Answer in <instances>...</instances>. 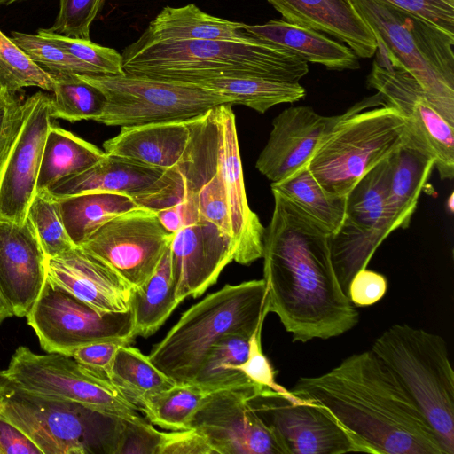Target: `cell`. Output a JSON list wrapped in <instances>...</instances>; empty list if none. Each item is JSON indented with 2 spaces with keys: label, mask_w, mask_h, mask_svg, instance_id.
Returning <instances> with one entry per match:
<instances>
[{
  "label": "cell",
  "mask_w": 454,
  "mask_h": 454,
  "mask_svg": "<svg viewBox=\"0 0 454 454\" xmlns=\"http://www.w3.org/2000/svg\"><path fill=\"white\" fill-rule=\"evenodd\" d=\"M272 194L262 257L268 313L278 317L293 341L341 335L357 325L359 314L335 273L331 234L280 193Z\"/></svg>",
  "instance_id": "cell-1"
},
{
  "label": "cell",
  "mask_w": 454,
  "mask_h": 454,
  "mask_svg": "<svg viewBox=\"0 0 454 454\" xmlns=\"http://www.w3.org/2000/svg\"><path fill=\"white\" fill-rule=\"evenodd\" d=\"M290 391L323 407L361 452L445 454L408 393L372 349L319 376L300 378Z\"/></svg>",
  "instance_id": "cell-2"
},
{
  "label": "cell",
  "mask_w": 454,
  "mask_h": 454,
  "mask_svg": "<svg viewBox=\"0 0 454 454\" xmlns=\"http://www.w3.org/2000/svg\"><path fill=\"white\" fill-rule=\"evenodd\" d=\"M121 56L126 74L191 84L236 77L299 82L309 72L308 62L292 51L256 37L249 42L137 39Z\"/></svg>",
  "instance_id": "cell-3"
},
{
  "label": "cell",
  "mask_w": 454,
  "mask_h": 454,
  "mask_svg": "<svg viewBox=\"0 0 454 454\" xmlns=\"http://www.w3.org/2000/svg\"><path fill=\"white\" fill-rule=\"evenodd\" d=\"M267 314L263 278L225 285L184 311L148 357L174 383L192 382L216 341L228 334L250 338Z\"/></svg>",
  "instance_id": "cell-4"
},
{
  "label": "cell",
  "mask_w": 454,
  "mask_h": 454,
  "mask_svg": "<svg viewBox=\"0 0 454 454\" xmlns=\"http://www.w3.org/2000/svg\"><path fill=\"white\" fill-rule=\"evenodd\" d=\"M372 32L377 52L411 74L454 126V36L383 0H347Z\"/></svg>",
  "instance_id": "cell-5"
},
{
  "label": "cell",
  "mask_w": 454,
  "mask_h": 454,
  "mask_svg": "<svg viewBox=\"0 0 454 454\" xmlns=\"http://www.w3.org/2000/svg\"><path fill=\"white\" fill-rule=\"evenodd\" d=\"M382 99L377 93L345 113L324 137L308 168L328 193L346 197L372 168L410 139L405 118L393 106L365 110Z\"/></svg>",
  "instance_id": "cell-6"
},
{
  "label": "cell",
  "mask_w": 454,
  "mask_h": 454,
  "mask_svg": "<svg viewBox=\"0 0 454 454\" xmlns=\"http://www.w3.org/2000/svg\"><path fill=\"white\" fill-rule=\"evenodd\" d=\"M391 370L434 431L454 454V372L444 339L407 324L387 328L371 348Z\"/></svg>",
  "instance_id": "cell-7"
},
{
  "label": "cell",
  "mask_w": 454,
  "mask_h": 454,
  "mask_svg": "<svg viewBox=\"0 0 454 454\" xmlns=\"http://www.w3.org/2000/svg\"><path fill=\"white\" fill-rule=\"evenodd\" d=\"M1 415L43 454H115L121 418L78 403L0 387Z\"/></svg>",
  "instance_id": "cell-8"
},
{
  "label": "cell",
  "mask_w": 454,
  "mask_h": 454,
  "mask_svg": "<svg viewBox=\"0 0 454 454\" xmlns=\"http://www.w3.org/2000/svg\"><path fill=\"white\" fill-rule=\"evenodd\" d=\"M105 96L97 122L107 126L188 121L223 104L235 101L219 91L196 84L123 74H79Z\"/></svg>",
  "instance_id": "cell-9"
},
{
  "label": "cell",
  "mask_w": 454,
  "mask_h": 454,
  "mask_svg": "<svg viewBox=\"0 0 454 454\" xmlns=\"http://www.w3.org/2000/svg\"><path fill=\"white\" fill-rule=\"evenodd\" d=\"M0 387L43 398L78 403L123 419H145L106 377L64 354L40 355L20 346L7 368L0 371Z\"/></svg>",
  "instance_id": "cell-10"
},
{
  "label": "cell",
  "mask_w": 454,
  "mask_h": 454,
  "mask_svg": "<svg viewBox=\"0 0 454 454\" xmlns=\"http://www.w3.org/2000/svg\"><path fill=\"white\" fill-rule=\"evenodd\" d=\"M26 317L47 353L69 356L90 343L114 340L130 345L136 339L131 309L100 313L47 278Z\"/></svg>",
  "instance_id": "cell-11"
},
{
  "label": "cell",
  "mask_w": 454,
  "mask_h": 454,
  "mask_svg": "<svg viewBox=\"0 0 454 454\" xmlns=\"http://www.w3.org/2000/svg\"><path fill=\"white\" fill-rule=\"evenodd\" d=\"M387 173L388 157L355 184L347 195L342 225L330 235L333 265L346 294L354 275L367 267L378 247L396 231L387 205Z\"/></svg>",
  "instance_id": "cell-12"
},
{
  "label": "cell",
  "mask_w": 454,
  "mask_h": 454,
  "mask_svg": "<svg viewBox=\"0 0 454 454\" xmlns=\"http://www.w3.org/2000/svg\"><path fill=\"white\" fill-rule=\"evenodd\" d=\"M247 405L274 435L283 454L361 452L347 431L311 402L256 385Z\"/></svg>",
  "instance_id": "cell-13"
},
{
  "label": "cell",
  "mask_w": 454,
  "mask_h": 454,
  "mask_svg": "<svg viewBox=\"0 0 454 454\" xmlns=\"http://www.w3.org/2000/svg\"><path fill=\"white\" fill-rule=\"evenodd\" d=\"M172 238L154 212L137 207L104 223L79 247L133 290L154 272Z\"/></svg>",
  "instance_id": "cell-14"
},
{
  "label": "cell",
  "mask_w": 454,
  "mask_h": 454,
  "mask_svg": "<svg viewBox=\"0 0 454 454\" xmlns=\"http://www.w3.org/2000/svg\"><path fill=\"white\" fill-rule=\"evenodd\" d=\"M52 97L37 91L21 103L12 142L0 162V219L23 223L35 195Z\"/></svg>",
  "instance_id": "cell-15"
},
{
  "label": "cell",
  "mask_w": 454,
  "mask_h": 454,
  "mask_svg": "<svg viewBox=\"0 0 454 454\" xmlns=\"http://www.w3.org/2000/svg\"><path fill=\"white\" fill-rule=\"evenodd\" d=\"M367 85L407 121L410 139L434 160L442 179L454 176V126L432 105L415 78L381 58L374 60Z\"/></svg>",
  "instance_id": "cell-16"
},
{
  "label": "cell",
  "mask_w": 454,
  "mask_h": 454,
  "mask_svg": "<svg viewBox=\"0 0 454 454\" xmlns=\"http://www.w3.org/2000/svg\"><path fill=\"white\" fill-rule=\"evenodd\" d=\"M257 384L219 389L195 413L190 428L201 433L215 454H283L271 432L247 407Z\"/></svg>",
  "instance_id": "cell-17"
},
{
  "label": "cell",
  "mask_w": 454,
  "mask_h": 454,
  "mask_svg": "<svg viewBox=\"0 0 454 454\" xmlns=\"http://www.w3.org/2000/svg\"><path fill=\"white\" fill-rule=\"evenodd\" d=\"M234 252L231 236L204 219L174 233L170 254L176 300L202 295L234 261Z\"/></svg>",
  "instance_id": "cell-18"
},
{
  "label": "cell",
  "mask_w": 454,
  "mask_h": 454,
  "mask_svg": "<svg viewBox=\"0 0 454 454\" xmlns=\"http://www.w3.org/2000/svg\"><path fill=\"white\" fill-rule=\"evenodd\" d=\"M342 116H323L304 106L285 109L274 118L255 168L271 183L291 176L308 165L324 137Z\"/></svg>",
  "instance_id": "cell-19"
},
{
  "label": "cell",
  "mask_w": 454,
  "mask_h": 454,
  "mask_svg": "<svg viewBox=\"0 0 454 454\" xmlns=\"http://www.w3.org/2000/svg\"><path fill=\"white\" fill-rule=\"evenodd\" d=\"M232 106L223 104L217 106L220 168L230 213L234 261L242 265H249L262 257L265 227L248 205Z\"/></svg>",
  "instance_id": "cell-20"
},
{
  "label": "cell",
  "mask_w": 454,
  "mask_h": 454,
  "mask_svg": "<svg viewBox=\"0 0 454 454\" xmlns=\"http://www.w3.org/2000/svg\"><path fill=\"white\" fill-rule=\"evenodd\" d=\"M46 256L27 219H0V294L13 316L26 317L46 279Z\"/></svg>",
  "instance_id": "cell-21"
},
{
  "label": "cell",
  "mask_w": 454,
  "mask_h": 454,
  "mask_svg": "<svg viewBox=\"0 0 454 454\" xmlns=\"http://www.w3.org/2000/svg\"><path fill=\"white\" fill-rule=\"evenodd\" d=\"M46 278L100 313L130 309L132 289L98 258L74 247L46 257Z\"/></svg>",
  "instance_id": "cell-22"
},
{
  "label": "cell",
  "mask_w": 454,
  "mask_h": 454,
  "mask_svg": "<svg viewBox=\"0 0 454 454\" xmlns=\"http://www.w3.org/2000/svg\"><path fill=\"white\" fill-rule=\"evenodd\" d=\"M283 20L333 36L358 58H372L378 50L375 37L347 0H266Z\"/></svg>",
  "instance_id": "cell-23"
},
{
  "label": "cell",
  "mask_w": 454,
  "mask_h": 454,
  "mask_svg": "<svg viewBox=\"0 0 454 454\" xmlns=\"http://www.w3.org/2000/svg\"><path fill=\"white\" fill-rule=\"evenodd\" d=\"M190 135L189 121L121 127L116 136L103 143V151L153 168L168 169L180 162Z\"/></svg>",
  "instance_id": "cell-24"
},
{
  "label": "cell",
  "mask_w": 454,
  "mask_h": 454,
  "mask_svg": "<svg viewBox=\"0 0 454 454\" xmlns=\"http://www.w3.org/2000/svg\"><path fill=\"white\" fill-rule=\"evenodd\" d=\"M165 170L106 153L90 168L59 181L48 190L57 199L108 192L128 195L135 201L154 187Z\"/></svg>",
  "instance_id": "cell-25"
},
{
  "label": "cell",
  "mask_w": 454,
  "mask_h": 454,
  "mask_svg": "<svg viewBox=\"0 0 454 454\" xmlns=\"http://www.w3.org/2000/svg\"><path fill=\"white\" fill-rule=\"evenodd\" d=\"M243 29L256 38L292 51L306 62L320 64L330 70L360 67L358 57L349 47L285 20H271L262 25L245 24Z\"/></svg>",
  "instance_id": "cell-26"
},
{
  "label": "cell",
  "mask_w": 454,
  "mask_h": 454,
  "mask_svg": "<svg viewBox=\"0 0 454 454\" xmlns=\"http://www.w3.org/2000/svg\"><path fill=\"white\" fill-rule=\"evenodd\" d=\"M244 23L210 15L193 4L164 7L149 23L139 40L147 42L215 40L249 42Z\"/></svg>",
  "instance_id": "cell-27"
},
{
  "label": "cell",
  "mask_w": 454,
  "mask_h": 454,
  "mask_svg": "<svg viewBox=\"0 0 454 454\" xmlns=\"http://www.w3.org/2000/svg\"><path fill=\"white\" fill-rule=\"evenodd\" d=\"M434 168L433 157L411 139L388 156L387 205L396 230L408 227Z\"/></svg>",
  "instance_id": "cell-28"
},
{
  "label": "cell",
  "mask_w": 454,
  "mask_h": 454,
  "mask_svg": "<svg viewBox=\"0 0 454 454\" xmlns=\"http://www.w3.org/2000/svg\"><path fill=\"white\" fill-rule=\"evenodd\" d=\"M180 303L176 298L169 245L152 276L132 290L130 309L135 337L154 334Z\"/></svg>",
  "instance_id": "cell-29"
},
{
  "label": "cell",
  "mask_w": 454,
  "mask_h": 454,
  "mask_svg": "<svg viewBox=\"0 0 454 454\" xmlns=\"http://www.w3.org/2000/svg\"><path fill=\"white\" fill-rule=\"evenodd\" d=\"M58 200L64 226L76 247L109 220L138 207L131 197L108 192H83Z\"/></svg>",
  "instance_id": "cell-30"
},
{
  "label": "cell",
  "mask_w": 454,
  "mask_h": 454,
  "mask_svg": "<svg viewBox=\"0 0 454 454\" xmlns=\"http://www.w3.org/2000/svg\"><path fill=\"white\" fill-rule=\"evenodd\" d=\"M105 154L93 144L51 124L44 143L37 190H48L59 181L90 168Z\"/></svg>",
  "instance_id": "cell-31"
},
{
  "label": "cell",
  "mask_w": 454,
  "mask_h": 454,
  "mask_svg": "<svg viewBox=\"0 0 454 454\" xmlns=\"http://www.w3.org/2000/svg\"><path fill=\"white\" fill-rule=\"evenodd\" d=\"M270 187L330 234L336 233L342 225L347 196L325 192L313 177L308 165L282 181L271 183Z\"/></svg>",
  "instance_id": "cell-32"
},
{
  "label": "cell",
  "mask_w": 454,
  "mask_h": 454,
  "mask_svg": "<svg viewBox=\"0 0 454 454\" xmlns=\"http://www.w3.org/2000/svg\"><path fill=\"white\" fill-rule=\"evenodd\" d=\"M219 389L196 382L174 384L170 388L141 399L137 407L153 425L170 431L191 427L205 399Z\"/></svg>",
  "instance_id": "cell-33"
},
{
  "label": "cell",
  "mask_w": 454,
  "mask_h": 454,
  "mask_svg": "<svg viewBox=\"0 0 454 454\" xmlns=\"http://www.w3.org/2000/svg\"><path fill=\"white\" fill-rule=\"evenodd\" d=\"M231 98L235 105L246 106L263 114L270 107L294 103L306 96L299 82H281L256 77H236L207 81L199 84Z\"/></svg>",
  "instance_id": "cell-34"
},
{
  "label": "cell",
  "mask_w": 454,
  "mask_h": 454,
  "mask_svg": "<svg viewBox=\"0 0 454 454\" xmlns=\"http://www.w3.org/2000/svg\"><path fill=\"white\" fill-rule=\"evenodd\" d=\"M110 382L136 406L143 398L170 388L175 383L139 349L121 346L115 355Z\"/></svg>",
  "instance_id": "cell-35"
},
{
  "label": "cell",
  "mask_w": 454,
  "mask_h": 454,
  "mask_svg": "<svg viewBox=\"0 0 454 454\" xmlns=\"http://www.w3.org/2000/svg\"><path fill=\"white\" fill-rule=\"evenodd\" d=\"M54 80L51 117L70 122L95 121L103 114L106 98L95 86L79 74L50 73Z\"/></svg>",
  "instance_id": "cell-36"
},
{
  "label": "cell",
  "mask_w": 454,
  "mask_h": 454,
  "mask_svg": "<svg viewBox=\"0 0 454 454\" xmlns=\"http://www.w3.org/2000/svg\"><path fill=\"white\" fill-rule=\"evenodd\" d=\"M249 338L228 334L216 341L207 352L203 364L192 382L222 389L250 382L236 366L248 354Z\"/></svg>",
  "instance_id": "cell-37"
},
{
  "label": "cell",
  "mask_w": 454,
  "mask_h": 454,
  "mask_svg": "<svg viewBox=\"0 0 454 454\" xmlns=\"http://www.w3.org/2000/svg\"><path fill=\"white\" fill-rule=\"evenodd\" d=\"M27 219L32 224L46 257H55L76 247L64 226L59 200L49 190L36 191Z\"/></svg>",
  "instance_id": "cell-38"
},
{
  "label": "cell",
  "mask_w": 454,
  "mask_h": 454,
  "mask_svg": "<svg viewBox=\"0 0 454 454\" xmlns=\"http://www.w3.org/2000/svg\"><path fill=\"white\" fill-rule=\"evenodd\" d=\"M51 74L35 63L0 30V89L16 93L26 87L53 91Z\"/></svg>",
  "instance_id": "cell-39"
},
{
  "label": "cell",
  "mask_w": 454,
  "mask_h": 454,
  "mask_svg": "<svg viewBox=\"0 0 454 454\" xmlns=\"http://www.w3.org/2000/svg\"><path fill=\"white\" fill-rule=\"evenodd\" d=\"M10 39L35 63L48 73L100 74L92 66L82 61L37 34L11 32Z\"/></svg>",
  "instance_id": "cell-40"
},
{
  "label": "cell",
  "mask_w": 454,
  "mask_h": 454,
  "mask_svg": "<svg viewBox=\"0 0 454 454\" xmlns=\"http://www.w3.org/2000/svg\"><path fill=\"white\" fill-rule=\"evenodd\" d=\"M37 35L92 66L100 74L119 75L125 74L122 56L113 48L99 45L90 40L61 35L51 32L47 28L38 29Z\"/></svg>",
  "instance_id": "cell-41"
},
{
  "label": "cell",
  "mask_w": 454,
  "mask_h": 454,
  "mask_svg": "<svg viewBox=\"0 0 454 454\" xmlns=\"http://www.w3.org/2000/svg\"><path fill=\"white\" fill-rule=\"evenodd\" d=\"M104 0H59V11L49 31L72 38L90 40V25Z\"/></svg>",
  "instance_id": "cell-42"
},
{
  "label": "cell",
  "mask_w": 454,
  "mask_h": 454,
  "mask_svg": "<svg viewBox=\"0 0 454 454\" xmlns=\"http://www.w3.org/2000/svg\"><path fill=\"white\" fill-rule=\"evenodd\" d=\"M164 434L146 419L139 421L121 419L115 454H159Z\"/></svg>",
  "instance_id": "cell-43"
},
{
  "label": "cell",
  "mask_w": 454,
  "mask_h": 454,
  "mask_svg": "<svg viewBox=\"0 0 454 454\" xmlns=\"http://www.w3.org/2000/svg\"><path fill=\"white\" fill-rule=\"evenodd\" d=\"M195 200L200 218L214 223L231 238L230 213L220 159L218 171L201 187Z\"/></svg>",
  "instance_id": "cell-44"
},
{
  "label": "cell",
  "mask_w": 454,
  "mask_h": 454,
  "mask_svg": "<svg viewBox=\"0 0 454 454\" xmlns=\"http://www.w3.org/2000/svg\"><path fill=\"white\" fill-rule=\"evenodd\" d=\"M262 327H259L248 340V354L247 359L236 369L240 371L252 382L281 393L290 398L296 395L276 382V371L265 356L262 348Z\"/></svg>",
  "instance_id": "cell-45"
},
{
  "label": "cell",
  "mask_w": 454,
  "mask_h": 454,
  "mask_svg": "<svg viewBox=\"0 0 454 454\" xmlns=\"http://www.w3.org/2000/svg\"><path fill=\"white\" fill-rule=\"evenodd\" d=\"M454 36V0H383Z\"/></svg>",
  "instance_id": "cell-46"
},
{
  "label": "cell",
  "mask_w": 454,
  "mask_h": 454,
  "mask_svg": "<svg viewBox=\"0 0 454 454\" xmlns=\"http://www.w3.org/2000/svg\"><path fill=\"white\" fill-rule=\"evenodd\" d=\"M386 277L367 268L358 270L352 278L347 295L352 304L367 307L378 302L386 294Z\"/></svg>",
  "instance_id": "cell-47"
},
{
  "label": "cell",
  "mask_w": 454,
  "mask_h": 454,
  "mask_svg": "<svg viewBox=\"0 0 454 454\" xmlns=\"http://www.w3.org/2000/svg\"><path fill=\"white\" fill-rule=\"evenodd\" d=\"M122 345L129 344L114 340L93 342L75 348L69 356L109 380L116 352Z\"/></svg>",
  "instance_id": "cell-48"
},
{
  "label": "cell",
  "mask_w": 454,
  "mask_h": 454,
  "mask_svg": "<svg viewBox=\"0 0 454 454\" xmlns=\"http://www.w3.org/2000/svg\"><path fill=\"white\" fill-rule=\"evenodd\" d=\"M159 454H215L206 437L194 428L164 434Z\"/></svg>",
  "instance_id": "cell-49"
},
{
  "label": "cell",
  "mask_w": 454,
  "mask_h": 454,
  "mask_svg": "<svg viewBox=\"0 0 454 454\" xmlns=\"http://www.w3.org/2000/svg\"><path fill=\"white\" fill-rule=\"evenodd\" d=\"M21 103L15 96L4 90L0 94V162L11 142L20 117Z\"/></svg>",
  "instance_id": "cell-50"
},
{
  "label": "cell",
  "mask_w": 454,
  "mask_h": 454,
  "mask_svg": "<svg viewBox=\"0 0 454 454\" xmlns=\"http://www.w3.org/2000/svg\"><path fill=\"white\" fill-rule=\"evenodd\" d=\"M0 454H43L37 445L0 413Z\"/></svg>",
  "instance_id": "cell-51"
},
{
  "label": "cell",
  "mask_w": 454,
  "mask_h": 454,
  "mask_svg": "<svg viewBox=\"0 0 454 454\" xmlns=\"http://www.w3.org/2000/svg\"><path fill=\"white\" fill-rule=\"evenodd\" d=\"M155 215L164 229L172 234L184 226L183 212L178 204L160 209Z\"/></svg>",
  "instance_id": "cell-52"
},
{
  "label": "cell",
  "mask_w": 454,
  "mask_h": 454,
  "mask_svg": "<svg viewBox=\"0 0 454 454\" xmlns=\"http://www.w3.org/2000/svg\"><path fill=\"white\" fill-rule=\"evenodd\" d=\"M12 313L0 294V324L6 318L12 317Z\"/></svg>",
  "instance_id": "cell-53"
},
{
  "label": "cell",
  "mask_w": 454,
  "mask_h": 454,
  "mask_svg": "<svg viewBox=\"0 0 454 454\" xmlns=\"http://www.w3.org/2000/svg\"><path fill=\"white\" fill-rule=\"evenodd\" d=\"M447 207L450 211L453 212L454 205H453V193L450 194V198L447 200Z\"/></svg>",
  "instance_id": "cell-54"
},
{
  "label": "cell",
  "mask_w": 454,
  "mask_h": 454,
  "mask_svg": "<svg viewBox=\"0 0 454 454\" xmlns=\"http://www.w3.org/2000/svg\"><path fill=\"white\" fill-rule=\"evenodd\" d=\"M19 0H0V5H8Z\"/></svg>",
  "instance_id": "cell-55"
},
{
  "label": "cell",
  "mask_w": 454,
  "mask_h": 454,
  "mask_svg": "<svg viewBox=\"0 0 454 454\" xmlns=\"http://www.w3.org/2000/svg\"><path fill=\"white\" fill-rule=\"evenodd\" d=\"M2 408H3V401H2V397L0 396V413H1Z\"/></svg>",
  "instance_id": "cell-56"
},
{
  "label": "cell",
  "mask_w": 454,
  "mask_h": 454,
  "mask_svg": "<svg viewBox=\"0 0 454 454\" xmlns=\"http://www.w3.org/2000/svg\"><path fill=\"white\" fill-rule=\"evenodd\" d=\"M4 91V90L0 89V94Z\"/></svg>",
  "instance_id": "cell-57"
}]
</instances>
